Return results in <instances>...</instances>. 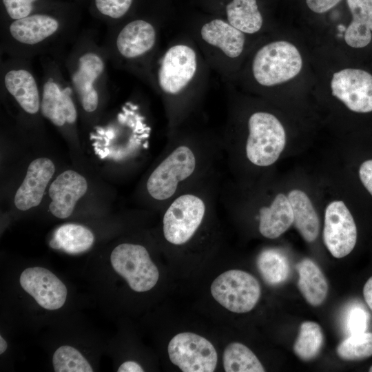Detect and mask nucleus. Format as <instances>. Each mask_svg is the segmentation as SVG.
<instances>
[{"label": "nucleus", "mask_w": 372, "mask_h": 372, "mask_svg": "<svg viewBox=\"0 0 372 372\" xmlns=\"http://www.w3.org/2000/svg\"><path fill=\"white\" fill-rule=\"evenodd\" d=\"M223 163L220 132L203 123L200 115L167 132L166 145L145 180V192L162 211L186 189L222 170Z\"/></svg>", "instance_id": "nucleus-1"}, {"label": "nucleus", "mask_w": 372, "mask_h": 372, "mask_svg": "<svg viewBox=\"0 0 372 372\" xmlns=\"http://www.w3.org/2000/svg\"><path fill=\"white\" fill-rule=\"evenodd\" d=\"M211 68L185 30L159 50L152 70V88L160 96L171 132L201 115Z\"/></svg>", "instance_id": "nucleus-2"}, {"label": "nucleus", "mask_w": 372, "mask_h": 372, "mask_svg": "<svg viewBox=\"0 0 372 372\" xmlns=\"http://www.w3.org/2000/svg\"><path fill=\"white\" fill-rule=\"evenodd\" d=\"M76 23L54 14L37 12L6 22L1 29V52L31 59L35 56L63 53L77 34Z\"/></svg>", "instance_id": "nucleus-3"}, {"label": "nucleus", "mask_w": 372, "mask_h": 372, "mask_svg": "<svg viewBox=\"0 0 372 372\" xmlns=\"http://www.w3.org/2000/svg\"><path fill=\"white\" fill-rule=\"evenodd\" d=\"M107 51L91 30L79 32L69 52L63 58L65 70L76 100L87 114L99 107L109 86Z\"/></svg>", "instance_id": "nucleus-4"}, {"label": "nucleus", "mask_w": 372, "mask_h": 372, "mask_svg": "<svg viewBox=\"0 0 372 372\" xmlns=\"http://www.w3.org/2000/svg\"><path fill=\"white\" fill-rule=\"evenodd\" d=\"M242 138L222 136L223 152L229 170L236 174L242 161L255 168H266L279 158L286 144L285 128L272 113L252 112L246 118Z\"/></svg>", "instance_id": "nucleus-5"}, {"label": "nucleus", "mask_w": 372, "mask_h": 372, "mask_svg": "<svg viewBox=\"0 0 372 372\" xmlns=\"http://www.w3.org/2000/svg\"><path fill=\"white\" fill-rule=\"evenodd\" d=\"M158 26L143 18L118 23L109 30L104 45L109 61L152 87V70L160 50Z\"/></svg>", "instance_id": "nucleus-6"}, {"label": "nucleus", "mask_w": 372, "mask_h": 372, "mask_svg": "<svg viewBox=\"0 0 372 372\" xmlns=\"http://www.w3.org/2000/svg\"><path fill=\"white\" fill-rule=\"evenodd\" d=\"M194 39L211 70L231 84L236 61L243 54L247 35L220 17H214L185 30Z\"/></svg>", "instance_id": "nucleus-7"}, {"label": "nucleus", "mask_w": 372, "mask_h": 372, "mask_svg": "<svg viewBox=\"0 0 372 372\" xmlns=\"http://www.w3.org/2000/svg\"><path fill=\"white\" fill-rule=\"evenodd\" d=\"M63 53L41 56V114L58 127L73 125L78 117L76 96L63 63Z\"/></svg>", "instance_id": "nucleus-8"}, {"label": "nucleus", "mask_w": 372, "mask_h": 372, "mask_svg": "<svg viewBox=\"0 0 372 372\" xmlns=\"http://www.w3.org/2000/svg\"><path fill=\"white\" fill-rule=\"evenodd\" d=\"M105 269L123 279L136 293L151 291L159 279V271L147 247L125 242L111 251Z\"/></svg>", "instance_id": "nucleus-9"}, {"label": "nucleus", "mask_w": 372, "mask_h": 372, "mask_svg": "<svg viewBox=\"0 0 372 372\" xmlns=\"http://www.w3.org/2000/svg\"><path fill=\"white\" fill-rule=\"evenodd\" d=\"M302 66V57L296 46L287 41H277L262 45L256 52L251 71L259 85L268 87L293 79Z\"/></svg>", "instance_id": "nucleus-10"}, {"label": "nucleus", "mask_w": 372, "mask_h": 372, "mask_svg": "<svg viewBox=\"0 0 372 372\" xmlns=\"http://www.w3.org/2000/svg\"><path fill=\"white\" fill-rule=\"evenodd\" d=\"M210 291L214 299L229 311L247 313L258 303L261 288L258 280L249 273L231 269L218 276Z\"/></svg>", "instance_id": "nucleus-11"}, {"label": "nucleus", "mask_w": 372, "mask_h": 372, "mask_svg": "<svg viewBox=\"0 0 372 372\" xmlns=\"http://www.w3.org/2000/svg\"><path fill=\"white\" fill-rule=\"evenodd\" d=\"M21 290L46 311L62 309L68 300L69 291L65 283L52 271L43 266H29L19 275Z\"/></svg>", "instance_id": "nucleus-12"}, {"label": "nucleus", "mask_w": 372, "mask_h": 372, "mask_svg": "<svg viewBox=\"0 0 372 372\" xmlns=\"http://www.w3.org/2000/svg\"><path fill=\"white\" fill-rule=\"evenodd\" d=\"M167 352L170 361L183 372H212L217 366L214 346L192 332L175 335L169 342Z\"/></svg>", "instance_id": "nucleus-13"}, {"label": "nucleus", "mask_w": 372, "mask_h": 372, "mask_svg": "<svg viewBox=\"0 0 372 372\" xmlns=\"http://www.w3.org/2000/svg\"><path fill=\"white\" fill-rule=\"evenodd\" d=\"M323 240L327 249L336 258L347 256L353 249L357 241V227L343 201H332L326 207Z\"/></svg>", "instance_id": "nucleus-14"}, {"label": "nucleus", "mask_w": 372, "mask_h": 372, "mask_svg": "<svg viewBox=\"0 0 372 372\" xmlns=\"http://www.w3.org/2000/svg\"><path fill=\"white\" fill-rule=\"evenodd\" d=\"M332 94L350 110L372 112V75L360 69L347 68L333 74Z\"/></svg>", "instance_id": "nucleus-15"}, {"label": "nucleus", "mask_w": 372, "mask_h": 372, "mask_svg": "<svg viewBox=\"0 0 372 372\" xmlns=\"http://www.w3.org/2000/svg\"><path fill=\"white\" fill-rule=\"evenodd\" d=\"M87 189L85 178L79 173L73 170L61 173L49 188V196L52 200L49 206L51 214L60 219L68 218Z\"/></svg>", "instance_id": "nucleus-16"}, {"label": "nucleus", "mask_w": 372, "mask_h": 372, "mask_svg": "<svg viewBox=\"0 0 372 372\" xmlns=\"http://www.w3.org/2000/svg\"><path fill=\"white\" fill-rule=\"evenodd\" d=\"M55 167L51 160L39 158L29 165L25 177L14 196L17 209L26 211L40 204Z\"/></svg>", "instance_id": "nucleus-17"}, {"label": "nucleus", "mask_w": 372, "mask_h": 372, "mask_svg": "<svg viewBox=\"0 0 372 372\" xmlns=\"http://www.w3.org/2000/svg\"><path fill=\"white\" fill-rule=\"evenodd\" d=\"M256 218L261 236L275 239L285 233L293 223L291 205L284 194H277L268 204L258 207Z\"/></svg>", "instance_id": "nucleus-18"}, {"label": "nucleus", "mask_w": 372, "mask_h": 372, "mask_svg": "<svg viewBox=\"0 0 372 372\" xmlns=\"http://www.w3.org/2000/svg\"><path fill=\"white\" fill-rule=\"evenodd\" d=\"M352 15L344 40L352 48L366 46L372 38V0H347Z\"/></svg>", "instance_id": "nucleus-19"}, {"label": "nucleus", "mask_w": 372, "mask_h": 372, "mask_svg": "<svg viewBox=\"0 0 372 372\" xmlns=\"http://www.w3.org/2000/svg\"><path fill=\"white\" fill-rule=\"evenodd\" d=\"M94 240V234L87 227L79 224L67 223L58 227L53 231L50 245L54 249L75 255L90 250Z\"/></svg>", "instance_id": "nucleus-20"}, {"label": "nucleus", "mask_w": 372, "mask_h": 372, "mask_svg": "<svg viewBox=\"0 0 372 372\" xmlns=\"http://www.w3.org/2000/svg\"><path fill=\"white\" fill-rule=\"evenodd\" d=\"M299 278L298 287L306 301L318 307L325 300L329 286L320 267L309 258H305L296 265Z\"/></svg>", "instance_id": "nucleus-21"}, {"label": "nucleus", "mask_w": 372, "mask_h": 372, "mask_svg": "<svg viewBox=\"0 0 372 372\" xmlns=\"http://www.w3.org/2000/svg\"><path fill=\"white\" fill-rule=\"evenodd\" d=\"M287 197L293 210L295 227L307 242L315 241L320 231V221L309 198L299 189L291 190Z\"/></svg>", "instance_id": "nucleus-22"}, {"label": "nucleus", "mask_w": 372, "mask_h": 372, "mask_svg": "<svg viewBox=\"0 0 372 372\" xmlns=\"http://www.w3.org/2000/svg\"><path fill=\"white\" fill-rule=\"evenodd\" d=\"M226 21L246 34L258 32L263 25V17L256 0H231L225 8Z\"/></svg>", "instance_id": "nucleus-23"}, {"label": "nucleus", "mask_w": 372, "mask_h": 372, "mask_svg": "<svg viewBox=\"0 0 372 372\" xmlns=\"http://www.w3.org/2000/svg\"><path fill=\"white\" fill-rule=\"evenodd\" d=\"M256 264L262 279L269 285H281L289 276L288 258L278 249L266 248L262 250L257 257Z\"/></svg>", "instance_id": "nucleus-24"}, {"label": "nucleus", "mask_w": 372, "mask_h": 372, "mask_svg": "<svg viewBox=\"0 0 372 372\" xmlns=\"http://www.w3.org/2000/svg\"><path fill=\"white\" fill-rule=\"evenodd\" d=\"M226 372H264L265 369L254 352L242 343H229L223 353Z\"/></svg>", "instance_id": "nucleus-25"}, {"label": "nucleus", "mask_w": 372, "mask_h": 372, "mask_svg": "<svg viewBox=\"0 0 372 372\" xmlns=\"http://www.w3.org/2000/svg\"><path fill=\"white\" fill-rule=\"evenodd\" d=\"M52 366L55 372H92L94 368L78 347L62 344L56 347L52 355Z\"/></svg>", "instance_id": "nucleus-26"}, {"label": "nucleus", "mask_w": 372, "mask_h": 372, "mask_svg": "<svg viewBox=\"0 0 372 372\" xmlns=\"http://www.w3.org/2000/svg\"><path fill=\"white\" fill-rule=\"evenodd\" d=\"M323 344L324 335L320 326L315 322L305 321L300 325L293 351L302 360L310 361L318 355Z\"/></svg>", "instance_id": "nucleus-27"}, {"label": "nucleus", "mask_w": 372, "mask_h": 372, "mask_svg": "<svg viewBox=\"0 0 372 372\" xmlns=\"http://www.w3.org/2000/svg\"><path fill=\"white\" fill-rule=\"evenodd\" d=\"M344 360L358 361L372 356V333L362 332L349 335L336 349Z\"/></svg>", "instance_id": "nucleus-28"}, {"label": "nucleus", "mask_w": 372, "mask_h": 372, "mask_svg": "<svg viewBox=\"0 0 372 372\" xmlns=\"http://www.w3.org/2000/svg\"><path fill=\"white\" fill-rule=\"evenodd\" d=\"M134 0H94L96 12L106 21L117 22L129 13Z\"/></svg>", "instance_id": "nucleus-29"}, {"label": "nucleus", "mask_w": 372, "mask_h": 372, "mask_svg": "<svg viewBox=\"0 0 372 372\" xmlns=\"http://www.w3.org/2000/svg\"><path fill=\"white\" fill-rule=\"evenodd\" d=\"M4 11L9 19L6 22L25 18L35 12L39 0H1Z\"/></svg>", "instance_id": "nucleus-30"}, {"label": "nucleus", "mask_w": 372, "mask_h": 372, "mask_svg": "<svg viewBox=\"0 0 372 372\" xmlns=\"http://www.w3.org/2000/svg\"><path fill=\"white\" fill-rule=\"evenodd\" d=\"M369 322L366 311L360 307L351 308L347 315L346 329L349 335L365 332Z\"/></svg>", "instance_id": "nucleus-31"}, {"label": "nucleus", "mask_w": 372, "mask_h": 372, "mask_svg": "<svg viewBox=\"0 0 372 372\" xmlns=\"http://www.w3.org/2000/svg\"><path fill=\"white\" fill-rule=\"evenodd\" d=\"M359 176L363 185L372 195V159L362 163L359 169Z\"/></svg>", "instance_id": "nucleus-32"}, {"label": "nucleus", "mask_w": 372, "mask_h": 372, "mask_svg": "<svg viewBox=\"0 0 372 372\" xmlns=\"http://www.w3.org/2000/svg\"><path fill=\"white\" fill-rule=\"evenodd\" d=\"M341 0H306L311 10L316 13H323L335 6Z\"/></svg>", "instance_id": "nucleus-33"}, {"label": "nucleus", "mask_w": 372, "mask_h": 372, "mask_svg": "<svg viewBox=\"0 0 372 372\" xmlns=\"http://www.w3.org/2000/svg\"><path fill=\"white\" fill-rule=\"evenodd\" d=\"M118 372H143V367L138 362L134 360H127L122 362L117 370Z\"/></svg>", "instance_id": "nucleus-34"}, {"label": "nucleus", "mask_w": 372, "mask_h": 372, "mask_svg": "<svg viewBox=\"0 0 372 372\" xmlns=\"http://www.w3.org/2000/svg\"><path fill=\"white\" fill-rule=\"evenodd\" d=\"M363 296L365 302L372 311V276L367 280L364 285Z\"/></svg>", "instance_id": "nucleus-35"}, {"label": "nucleus", "mask_w": 372, "mask_h": 372, "mask_svg": "<svg viewBox=\"0 0 372 372\" xmlns=\"http://www.w3.org/2000/svg\"><path fill=\"white\" fill-rule=\"evenodd\" d=\"M8 347V342L2 335H0V354H3L7 351Z\"/></svg>", "instance_id": "nucleus-36"}, {"label": "nucleus", "mask_w": 372, "mask_h": 372, "mask_svg": "<svg viewBox=\"0 0 372 372\" xmlns=\"http://www.w3.org/2000/svg\"><path fill=\"white\" fill-rule=\"evenodd\" d=\"M369 371L372 372V366L369 368Z\"/></svg>", "instance_id": "nucleus-37"}]
</instances>
